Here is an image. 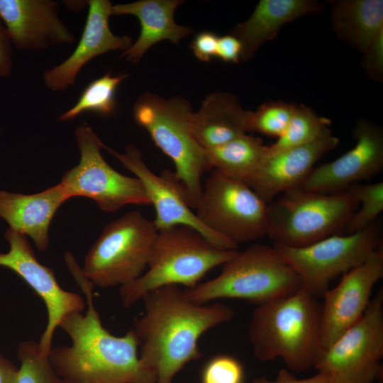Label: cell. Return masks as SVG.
<instances>
[{"label": "cell", "instance_id": "21", "mask_svg": "<svg viewBox=\"0 0 383 383\" xmlns=\"http://www.w3.org/2000/svg\"><path fill=\"white\" fill-rule=\"evenodd\" d=\"M181 0H140L112 6V15H133L140 25L138 39L121 57L137 63L155 44L165 40L178 44L192 33L189 27L174 21V12Z\"/></svg>", "mask_w": 383, "mask_h": 383}, {"label": "cell", "instance_id": "37", "mask_svg": "<svg viewBox=\"0 0 383 383\" xmlns=\"http://www.w3.org/2000/svg\"><path fill=\"white\" fill-rule=\"evenodd\" d=\"M18 368L0 355V383H15Z\"/></svg>", "mask_w": 383, "mask_h": 383}, {"label": "cell", "instance_id": "27", "mask_svg": "<svg viewBox=\"0 0 383 383\" xmlns=\"http://www.w3.org/2000/svg\"><path fill=\"white\" fill-rule=\"evenodd\" d=\"M330 124L328 118L318 116L311 108L296 105L285 131L274 143L266 146L265 155L311 143L330 130Z\"/></svg>", "mask_w": 383, "mask_h": 383}, {"label": "cell", "instance_id": "30", "mask_svg": "<svg viewBox=\"0 0 383 383\" xmlns=\"http://www.w3.org/2000/svg\"><path fill=\"white\" fill-rule=\"evenodd\" d=\"M348 189L357 201L360 209L353 214L345 228L348 234L364 230L374 222L383 211V182L353 184Z\"/></svg>", "mask_w": 383, "mask_h": 383}, {"label": "cell", "instance_id": "15", "mask_svg": "<svg viewBox=\"0 0 383 383\" xmlns=\"http://www.w3.org/2000/svg\"><path fill=\"white\" fill-rule=\"evenodd\" d=\"M383 277L381 245L362 264L343 274L339 283L323 295L321 338L324 350L365 313L374 285Z\"/></svg>", "mask_w": 383, "mask_h": 383}, {"label": "cell", "instance_id": "35", "mask_svg": "<svg viewBox=\"0 0 383 383\" xmlns=\"http://www.w3.org/2000/svg\"><path fill=\"white\" fill-rule=\"evenodd\" d=\"M252 383H328V379L325 374L319 372L313 377L298 379L289 369L282 368L274 379L260 377L253 379Z\"/></svg>", "mask_w": 383, "mask_h": 383}, {"label": "cell", "instance_id": "22", "mask_svg": "<svg viewBox=\"0 0 383 383\" xmlns=\"http://www.w3.org/2000/svg\"><path fill=\"white\" fill-rule=\"evenodd\" d=\"M322 4L314 0H260L250 16L229 33L241 43L240 61L252 58L265 42L274 38L284 24L318 13Z\"/></svg>", "mask_w": 383, "mask_h": 383}, {"label": "cell", "instance_id": "6", "mask_svg": "<svg viewBox=\"0 0 383 383\" xmlns=\"http://www.w3.org/2000/svg\"><path fill=\"white\" fill-rule=\"evenodd\" d=\"M192 113L191 104L179 96L165 99L145 92L133 106L135 121L172 160L189 204L195 209L202 192V175L211 167L205 150L193 134Z\"/></svg>", "mask_w": 383, "mask_h": 383}, {"label": "cell", "instance_id": "29", "mask_svg": "<svg viewBox=\"0 0 383 383\" xmlns=\"http://www.w3.org/2000/svg\"><path fill=\"white\" fill-rule=\"evenodd\" d=\"M17 355L21 365L15 383H65L55 371L49 356L40 353L38 342H21Z\"/></svg>", "mask_w": 383, "mask_h": 383}, {"label": "cell", "instance_id": "11", "mask_svg": "<svg viewBox=\"0 0 383 383\" xmlns=\"http://www.w3.org/2000/svg\"><path fill=\"white\" fill-rule=\"evenodd\" d=\"M74 135L80 160L64 174L60 182L70 198L91 199L106 212L128 204H150L137 177L117 172L104 160L101 154L104 144L89 125L79 126Z\"/></svg>", "mask_w": 383, "mask_h": 383}, {"label": "cell", "instance_id": "20", "mask_svg": "<svg viewBox=\"0 0 383 383\" xmlns=\"http://www.w3.org/2000/svg\"><path fill=\"white\" fill-rule=\"evenodd\" d=\"M70 199L59 184L39 193L23 194L0 191V218L10 229L32 238L39 250L49 245V228L60 206Z\"/></svg>", "mask_w": 383, "mask_h": 383}, {"label": "cell", "instance_id": "8", "mask_svg": "<svg viewBox=\"0 0 383 383\" xmlns=\"http://www.w3.org/2000/svg\"><path fill=\"white\" fill-rule=\"evenodd\" d=\"M157 235L153 221L139 211L126 213L104 226L85 256L83 273L103 288L131 283L147 268Z\"/></svg>", "mask_w": 383, "mask_h": 383}, {"label": "cell", "instance_id": "2", "mask_svg": "<svg viewBox=\"0 0 383 383\" xmlns=\"http://www.w3.org/2000/svg\"><path fill=\"white\" fill-rule=\"evenodd\" d=\"M141 300L145 311L133 330L140 340L139 356L155 373V383H172L187 363L200 357V337L235 316L226 304L193 301L177 285L155 289Z\"/></svg>", "mask_w": 383, "mask_h": 383}, {"label": "cell", "instance_id": "25", "mask_svg": "<svg viewBox=\"0 0 383 383\" xmlns=\"http://www.w3.org/2000/svg\"><path fill=\"white\" fill-rule=\"evenodd\" d=\"M266 146L260 138L245 133L205 150V155L211 168L246 183L263 160Z\"/></svg>", "mask_w": 383, "mask_h": 383}, {"label": "cell", "instance_id": "10", "mask_svg": "<svg viewBox=\"0 0 383 383\" xmlns=\"http://www.w3.org/2000/svg\"><path fill=\"white\" fill-rule=\"evenodd\" d=\"M195 209L206 226L237 245L267 235L268 204L245 182L215 170Z\"/></svg>", "mask_w": 383, "mask_h": 383}, {"label": "cell", "instance_id": "1", "mask_svg": "<svg viewBox=\"0 0 383 383\" xmlns=\"http://www.w3.org/2000/svg\"><path fill=\"white\" fill-rule=\"evenodd\" d=\"M66 262L87 298L88 309L84 315L69 314L60 324L72 345L50 350L48 356L56 373L65 383H155V373L139 356L140 340L134 330L122 336L110 333L94 304V284L72 257Z\"/></svg>", "mask_w": 383, "mask_h": 383}, {"label": "cell", "instance_id": "28", "mask_svg": "<svg viewBox=\"0 0 383 383\" xmlns=\"http://www.w3.org/2000/svg\"><path fill=\"white\" fill-rule=\"evenodd\" d=\"M296 104L270 101L256 110H247L246 131L280 137L287 128L296 108Z\"/></svg>", "mask_w": 383, "mask_h": 383}, {"label": "cell", "instance_id": "19", "mask_svg": "<svg viewBox=\"0 0 383 383\" xmlns=\"http://www.w3.org/2000/svg\"><path fill=\"white\" fill-rule=\"evenodd\" d=\"M339 139L328 130L315 141L264 157L246 182L266 204L299 187L324 155L335 149Z\"/></svg>", "mask_w": 383, "mask_h": 383}, {"label": "cell", "instance_id": "23", "mask_svg": "<svg viewBox=\"0 0 383 383\" xmlns=\"http://www.w3.org/2000/svg\"><path fill=\"white\" fill-rule=\"evenodd\" d=\"M246 113L238 99L226 92H213L202 101L192 115L193 134L204 149L225 144L247 133Z\"/></svg>", "mask_w": 383, "mask_h": 383}, {"label": "cell", "instance_id": "12", "mask_svg": "<svg viewBox=\"0 0 383 383\" xmlns=\"http://www.w3.org/2000/svg\"><path fill=\"white\" fill-rule=\"evenodd\" d=\"M383 291L363 316L326 348L315 366L328 383H374L382 377Z\"/></svg>", "mask_w": 383, "mask_h": 383}, {"label": "cell", "instance_id": "36", "mask_svg": "<svg viewBox=\"0 0 383 383\" xmlns=\"http://www.w3.org/2000/svg\"><path fill=\"white\" fill-rule=\"evenodd\" d=\"M11 42L0 18V77H9L13 66Z\"/></svg>", "mask_w": 383, "mask_h": 383}, {"label": "cell", "instance_id": "3", "mask_svg": "<svg viewBox=\"0 0 383 383\" xmlns=\"http://www.w3.org/2000/svg\"><path fill=\"white\" fill-rule=\"evenodd\" d=\"M248 337L261 361L281 358L287 369L296 372L314 368L324 351L321 304L301 286L291 294L257 305Z\"/></svg>", "mask_w": 383, "mask_h": 383}, {"label": "cell", "instance_id": "9", "mask_svg": "<svg viewBox=\"0 0 383 383\" xmlns=\"http://www.w3.org/2000/svg\"><path fill=\"white\" fill-rule=\"evenodd\" d=\"M381 245L374 223L361 231L334 234L301 248L273 245L298 275L301 286L316 298L323 296L332 280L363 263Z\"/></svg>", "mask_w": 383, "mask_h": 383}, {"label": "cell", "instance_id": "16", "mask_svg": "<svg viewBox=\"0 0 383 383\" xmlns=\"http://www.w3.org/2000/svg\"><path fill=\"white\" fill-rule=\"evenodd\" d=\"M355 146L338 158L313 167L299 186L313 192L332 194L368 179L383 168V131L367 120L353 130Z\"/></svg>", "mask_w": 383, "mask_h": 383}, {"label": "cell", "instance_id": "4", "mask_svg": "<svg viewBox=\"0 0 383 383\" xmlns=\"http://www.w3.org/2000/svg\"><path fill=\"white\" fill-rule=\"evenodd\" d=\"M237 250L216 248L189 226H177L158 231L147 271L135 280L120 287L121 302L125 307H130L148 292L164 286L192 288L209 271L228 261Z\"/></svg>", "mask_w": 383, "mask_h": 383}, {"label": "cell", "instance_id": "14", "mask_svg": "<svg viewBox=\"0 0 383 383\" xmlns=\"http://www.w3.org/2000/svg\"><path fill=\"white\" fill-rule=\"evenodd\" d=\"M4 238L9 250L0 252V266L10 269L21 277L46 306L48 322L38 344L40 353L48 356L56 328L69 314L82 312L84 301L78 294L60 286L52 270L36 258L27 236L8 228Z\"/></svg>", "mask_w": 383, "mask_h": 383}, {"label": "cell", "instance_id": "5", "mask_svg": "<svg viewBox=\"0 0 383 383\" xmlns=\"http://www.w3.org/2000/svg\"><path fill=\"white\" fill-rule=\"evenodd\" d=\"M221 266L213 279L185 289L191 300L204 304L221 299H239L260 305L301 287L298 275L274 246L254 244L237 250Z\"/></svg>", "mask_w": 383, "mask_h": 383}, {"label": "cell", "instance_id": "7", "mask_svg": "<svg viewBox=\"0 0 383 383\" xmlns=\"http://www.w3.org/2000/svg\"><path fill=\"white\" fill-rule=\"evenodd\" d=\"M353 194H323L299 187L268 204L267 235L274 244L301 248L335 234L358 209Z\"/></svg>", "mask_w": 383, "mask_h": 383}, {"label": "cell", "instance_id": "17", "mask_svg": "<svg viewBox=\"0 0 383 383\" xmlns=\"http://www.w3.org/2000/svg\"><path fill=\"white\" fill-rule=\"evenodd\" d=\"M0 18L11 44L21 50L41 51L74 41L55 1L0 0Z\"/></svg>", "mask_w": 383, "mask_h": 383}, {"label": "cell", "instance_id": "31", "mask_svg": "<svg viewBox=\"0 0 383 383\" xmlns=\"http://www.w3.org/2000/svg\"><path fill=\"white\" fill-rule=\"evenodd\" d=\"M244 368L235 357L218 355L211 358L204 366L201 383H243Z\"/></svg>", "mask_w": 383, "mask_h": 383}, {"label": "cell", "instance_id": "18", "mask_svg": "<svg viewBox=\"0 0 383 383\" xmlns=\"http://www.w3.org/2000/svg\"><path fill=\"white\" fill-rule=\"evenodd\" d=\"M113 4L109 0L88 1V14L80 40L72 53L62 62L45 71L43 81L52 91L73 86L82 68L91 60L110 51L125 52L133 44L129 35H116L110 29Z\"/></svg>", "mask_w": 383, "mask_h": 383}, {"label": "cell", "instance_id": "33", "mask_svg": "<svg viewBox=\"0 0 383 383\" xmlns=\"http://www.w3.org/2000/svg\"><path fill=\"white\" fill-rule=\"evenodd\" d=\"M218 36L211 31H202L192 40L190 48L200 61L209 62L216 55Z\"/></svg>", "mask_w": 383, "mask_h": 383}, {"label": "cell", "instance_id": "32", "mask_svg": "<svg viewBox=\"0 0 383 383\" xmlns=\"http://www.w3.org/2000/svg\"><path fill=\"white\" fill-rule=\"evenodd\" d=\"M363 55V67L369 77L380 80L383 73V30L371 43Z\"/></svg>", "mask_w": 383, "mask_h": 383}, {"label": "cell", "instance_id": "34", "mask_svg": "<svg viewBox=\"0 0 383 383\" xmlns=\"http://www.w3.org/2000/svg\"><path fill=\"white\" fill-rule=\"evenodd\" d=\"M241 52L242 45L236 37L229 33L218 38L215 57L226 62L237 63Z\"/></svg>", "mask_w": 383, "mask_h": 383}, {"label": "cell", "instance_id": "13", "mask_svg": "<svg viewBox=\"0 0 383 383\" xmlns=\"http://www.w3.org/2000/svg\"><path fill=\"white\" fill-rule=\"evenodd\" d=\"M121 165L135 174L143 184L150 204L155 211L153 223L157 230L177 226H187L200 232L211 244L219 249L237 250L238 245L206 226L190 207L186 190L174 172L163 170L155 174L145 163L140 150L128 145L120 153L104 145Z\"/></svg>", "mask_w": 383, "mask_h": 383}, {"label": "cell", "instance_id": "24", "mask_svg": "<svg viewBox=\"0 0 383 383\" xmlns=\"http://www.w3.org/2000/svg\"><path fill=\"white\" fill-rule=\"evenodd\" d=\"M331 22L336 35L363 53L383 30L382 0L331 1Z\"/></svg>", "mask_w": 383, "mask_h": 383}, {"label": "cell", "instance_id": "26", "mask_svg": "<svg viewBox=\"0 0 383 383\" xmlns=\"http://www.w3.org/2000/svg\"><path fill=\"white\" fill-rule=\"evenodd\" d=\"M127 77L123 73L113 76L109 72L93 80L84 89L76 104L59 116V121L72 120L87 112L103 116L112 114L116 108V90Z\"/></svg>", "mask_w": 383, "mask_h": 383}]
</instances>
